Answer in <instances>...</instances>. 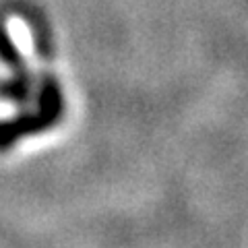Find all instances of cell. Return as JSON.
Segmentation results:
<instances>
[{
  "label": "cell",
  "mask_w": 248,
  "mask_h": 248,
  "mask_svg": "<svg viewBox=\"0 0 248 248\" xmlns=\"http://www.w3.org/2000/svg\"><path fill=\"white\" fill-rule=\"evenodd\" d=\"M31 95V83L19 81V79H9L0 83V97L13 104H25Z\"/></svg>",
  "instance_id": "cell-3"
},
{
  "label": "cell",
  "mask_w": 248,
  "mask_h": 248,
  "mask_svg": "<svg viewBox=\"0 0 248 248\" xmlns=\"http://www.w3.org/2000/svg\"><path fill=\"white\" fill-rule=\"evenodd\" d=\"M62 114V93L58 81L54 77H46L42 95H40V112L37 114H23L21 118L11 122H0V149L13 145L17 139L25 135H35L44 128L54 126Z\"/></svg>",
  "instance_id": "cell-1"
},
{
  "label": "cell",
  "mask_w": 248,
  "mask_h": 248,
  "mask_svg": "<svg viewBox=\"0 0 248 248\" xmlns=\"http://www.w3.org/2000/svg\"><path fill=\"white\" fill-rule=\"evenodd\" d=\"M0 58H2L6 64L13 68L15 77L13 79H19V81H27L31 83V75L27 71V64H25V58L21 56L19 48L15 46V42L11 40V35L6 33L4 27H0Z\"/></svg>",
  "instance_id": "cell-2"
}]
</instances>
